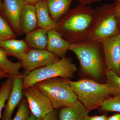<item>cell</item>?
I'll return each mask as SVG.
<instances>
[{
  "label": "cell",
  "instance_id": "obj_1",
  "mask_svg": "<svg viewBox=\"0 0 120 120\" xmlns=\"http://www.w3.org/2000/svg\"><path fill=\"white\" fill-rule=\"evenodd\" d=\"M95 13V9L80 4L63 16L56 23V30L71 44L87 41Z\"/></svg>",
  "mask_w": 120,
  "mask_h": 120
},
{
  "label": "cell",
  "instance_id": "obj_2",
  "mask_svg": "<svg viewBox=\"0 0 120 120\" xmlns=\"http://www.w3.org/2000/svg\"><path fill=\"white\" fill-rule=\"evenodd\" d=\"M69 50L73 52L80 63V72L94 80H100L106 68L101 42L88 40L71 44Z\"/></svg>",
  "mask_w": 120,
  "mask_h": 120
},
{
  "label": "cell",
  "instance_id": "obj_3",
  "mask_svg": "<svg viewBox=\"0 0 120 120\" xmlns=\"http://www.w3.org/2000/svg\"><path fill=\"white\" fill-rule=\"evenodd\" d=\"M77 95L78 100L89 111L101 106L103 102L113 93L106 84H101L94 80L83 78L77 81L67 79Z\"/></svg>",
  "mask_w": 120,
  "mask_h": 120
},
{
  "label": "cell",
  "instance_id": "obj_4",
  "mask_svg": "<svg viewBox=\"0 0 120 120\" xmlns=\"http://www.w3.org/2000/svg\"><path fill=\"white\" fill-rule=\"evenodd\" d=\"M76 66L71 58L64 57L49 65L35 69L24 76L23 79V89L34 86L43 80L54 78L61 77L70 80L77 71Z\"/></svg>",
  "mask_w": 120,
  "mask_h": 120
},
{
  "label": "cell",
  "instance_id": "obj_5",
  "mask_svg": "<svg viewBox=\"0 0 120 120\" xmlns=\"http://www.w3.org/2000/svg\"><path fill=\"white\" fill-rule=\"evenodd\" d=\"M35 86L49 98L54 109L71 106L79 101L67 79L63 78L48 79Z\"/></svg>",
  "mask_w": 120,
  "mask_h": 120
},
{
  "label": "cell",
  "instance_id": "obj_6",
  "mask_svg": "<svg viewBox=\"0 0 120 120\" xmlns=\"http://www.w3.org/2000/svg\"><path fill=\"white\" fill-rule=\"evenodd\" d=\"M115 2L95 9L96 13L88 40L101 42L120 34V25L114 11Z\"/></svg>",
  "mask_w": 120,
  "mask_h": 120
},
{
  "label": "cell",
  "instance_id": "obj_7",
  "mask_svg": "<svg viewBox=\"0 0 120 120\" xmlns=\"http://www.w3.org/2000/svg\"><path fill=\"white\" fill-rule=\"evenodd\" d=\"M26 97L31 113L38 120H42L54 109L49 98L35 86L24 89Z\"/></svg>",
  "mask_w": 120,
  "mask_h": 120
},
{
  "label": "cell",
  "instance_id": "obj_8",
  "mask_svg": "<svg viewBox=\"0 0 120 120\" xmlns=\"http://www.w3.org/2000/svg\"><path fill=\"white\" fill-rule=\"evenodd\" d=\"M60 57L47 50L32 49L28 50L20 62L25 71L24 76L37 69L49 65Z\"/></svg>",
  "mask_w": 120,
  "mask_h": 120
},
{
  "label": "cell",
  "instance_id": "obj_9",
  "mask_svg": "<svg viewBox=\"0 0 120 120\" xmlns=\"http://www.w3.org/2000/svg\"><path fill=\"white\" fill-rule=\"evenodd\" d=\"M106 70L119 75L120 68V34L106 39L101 42Z\"/></svg>",
  "mask_w": 120,
  "mask_h": 120
},
{
  "label": "cell",
  "instance_id": "obj_10",
  "mask_svg": "<svg viewBox=\"0 0 120 120\" xmlns=\"http://www.w3.org/2000/svg\"><path fill=\"white\" fill-rule=\"evenodd\" d=\"M24 75H20L12 77V88L1 120H11L16 107L19 104L23 94V79Z\"/></svg>",
  "mask_w": 120,
  "mask_h": 120
},
{
  "label": "cell",
  "instance_id": "obj_11",
  "mask_svg": "<svg viewBox=\"0 0 120 120\" xmlns=\"http://www.w3.org/2000/svg\"><path fill=\"white\" fill-rule=\"evenodd\" d=\"M3 0V12L15 31L20 34V18L26 3L23 0Z\"/></svg>",
  "mask_w": 120,
  "mask_h": 120
},
{
  "label": "cell",
  "instance_id": "obj_12",
  "mask_svg": "<svg viewBox=\"0 0 120 120\" xmlns=\"http://www.w3.org/2000/svg\"><path fill=\"white\" fill-rule=\"evenodd\" d=\"M48 36L46 50L60 58L65 57L71 45L70 42L56 29L48 31Z\"/></svg>",
  "mask_w": 120,
  "mask_h": 120
},
{
  "label": "cell",
  "instance_id": "obj_13",
  "mask_svg": "<svg viewBox=\"0 0 120 120\" xmlns=\"http://www.w3.org/2000/svg\"><path fill=\"white\" fill-rule=\"evenodd\" d=\"M37 26V13L34 5L26 4L20 18V34H26L32 31Z\"/></svg>",
  "mask_w": 120,
  "mask_h": 120
},
{
  "label": "cell",
  "instance_id": "obj_14",
  "mask_svg": "<svg viewBox=\"0 0 120 120\" xmlns=\"http://www.w3.org/2000/svg\"><path fill=\"white\" fill-rule=\"evenodd\" d=\"M0 47L8 56H12L20 61L29 49L28 44L25 41L15 39L0 41Z\"/></svg>",
  "mask_w": 120,
  "mask_h": 120
},
{
  "label": "cell",
  "instance_id": "obj_15",
  "mask_svg": "<svg viewBox=\"0 0 120 120\" xmlns=\"http://www.w3.org/2000/svg\"><path fill=\"white\" fill-rule=\"evenodd\" d=\"M90 112L78 101L73 105L63 107L58 115L60 120H84Z\"/></svg>",
  "mask_w": 120,
  "mask_h": 120
},
{
  "label": "cell",
  "instance_id": "obj_16",
  "mask_svg": "<svg viewBox=\"0 0 120 120\" xmlns=\"http://www.w3.org/2000/svg\"><path fill=\"white\" fill-rule=\"evenodd\" d=\"M34 6L37 13L38 26L48 31L56 29V22L51 18L45 0L39 2Z\"/></svg>",
  "mask_w": 120,
  "mask_h": 120
},
{
  "label": "cell",
  "instance_id": "obj_17",
  "mask_svg": "<svg viewBox=\"0 0 120 120\" xmlns=\"http://www.w3.org/2000/svg\"><path fill=\"white\" fill-rule=\"evenodd\" d=\"M51 18L57 22L69 10L73 0H45Z\"/></svg>",
  "mask_w": 120,
  "mask_h": 120
},
{
  "label": "cell",
  "instance_id": "obj_18",
  "mask_svg": "<svg viewBox=\"0 0 120 120\" xmlns=\"http://www.w3.org/2000/svg\"><path fill=\"white\" fill-rule=\"evenodd\" d=\"M26 41L30 47L34 49H45L48 42V31L39 28L26 34Z\"/></svg>",
  "mask_w": 120,
  "mask_h": 120
},
{
  "label": "cell",
  "instance_id": "obj_19",
  "mask_svg": "<svg viewBox=\"0 0 120 120\" xmlns=\"http://www.w3.org/2000/svg\"><path fill=\"white\" fill-rule=\"evenodd\" d=\"M22 67L21 62H13L8 58V55L3 49L0 47V71L7 73L11 77L21 75L20 70Z\"/></svg>",
  "mask_w": 120,
  "mask_h": 120
},
{
  "label": "cell",
  "instance_id": "obj_20",
  "mask_svg": "<svg viewBox=\"0 0 120 120\" xmlns=\"http://www.w3.org/2000/svg\"><path fill=\"white\" fill-rule=\"evenodd\" d=\"M106 83L113 95L120 94V76L112 70H106Z\"/></svg>",
  "mask_w": 120,
  "mask_h": 120
},
{
  "label": "cell",
  "instance_id": "obj_21",
  "mask_svg": "<svg viewBox=\"0 0 120 120\" xmlns=\"http://www.w3.org/2000/svg\"><path fill=\"white\" fill-rule=\"evenodd\" d=\"M12 83V79L9 77L2 84L0 87V119L2 117V109L4 108L5 103L11 94Z\"/></svg>",
  "mask_w": 120,
  "mask_h": 120
},
{
  "label": "cell",
  "instance_id": "obj_22",
  "mask_svg": "<svg viewBox=\"0 0 120 120\" xmlns=\"http://www.w3.org/2000/svg\"><path fill=\"white\" fill-rule=\"evenodd\" d=\"M101 107L103 111L120 112V94L113 95L105 100Z\"/></svg>",
  "mask_w": 120,
  "mask_h": 120
},
{
  "label": "cell",
  "instance_id": "obj_23",
  "mask_svg": "<svg viewBox=\"0 0 120 120\" xmlns=\"http://www.w3.org/2000/svg\"><path fill=\"white\" fill-rule=\"evenodd\" d=\"M16 34L6 20L0 15V41L15 39Z\"/></svg>",
  "mask_w": 120,
  "mask_h": 120
},
{
  "label": "cell",
  "instance_id": "obj_24",
  "mask_svg": "<svg viewBox=\"0 0 120 120\" xmlns=\"http://www.w3.org/2000/svg\"><path fill=\"white\" fill-rule=\"evenodd\" d=\"M30 115L27 105L23 100L20 103L17 113L12 120H26Z\"/></svg>",
  "mask_w": 120,
  "mask_h": 120
},
{
  "label": "cell",
  "instance_id": "obj_25",
  "mask_svg": "<svg viewBox=\"0 0 120 120\" xmlns=\"http://www.w3.org/2000/svg\"><path fill=\"white\" fill-rule=\"evenodd\" d=\"M42 120H60L56 109H54L52 112L47 114Z\"/></svg>",
  "mask_w": 120,
  "mask_h": 120
},
{
  "label": "cell",
  "instance_id": "obj_26",
  "mask_svg": "<svg viewBox=\"0 0 120 120\" xmlns=\"http://www.w3.org/2000/svg\"><path fill=\"white\" fill-rule=\"evenodd\" d=\"M114 11L118 18L120 25V1H117L115 2Z\"/></svg>",
  "mask_w": 120,
  "mask_h": 120
},
{
  "label": "cell",
  "instance_id": "obj_27",
  "mask_svg": "<svg viewBox=\"0 0 120 120\" xmlns=\"http://www.w3.org/2000/svg\"><path fill=\"white\" fill-rule=\"evenodd\" d=\"M107 117L105 115L100 116H87L84 120H106Z\"/></svg>",
  "mask_w": 120,
  "mask_h": 120
},
{
  "label": "cell",
  "instance_id": "obj_28",
  "mask_svg": "<svg viewBox=\"0 0 120 120\" xmlns=\"http://www.w3.org/2000/svg\"><path fill=\"white\" fill-rule=\"evenodd\" d=\"M80 3V4L87 5L91 4L92 2L99 1L101 0H77Z\"/></svg>",
  "mask_w": 120,
  "mask_h": 120
},
{
  "label": "cell",
  "instance_id": "obj_29",
  "mask_svg": "<svg viewBox=\"0 0 120 120\" xmlns=\"http://www.w3.org/2000/svg\"><path fill=\"white\" fill-rule=\"evenodd\" d=\"M26 4L34 5L39 2L43 1L45 0H23Z\"/></svg>",
  "mask_w": 120,
  "mask_h": 120
},
{
  "label": "cell",
  "instance_id": "obj_30",
  "mask_svg": "<svg viewBox=\"0 0 120 120\" xmlns=\"http://www.w3.org/2000/svg\"><path fill=\"white\" fill-rule=\"evenodd\" d=\"M106 120H120V113L117 114L107 118Z\"/></svg>",
  "mask_w": 120,
  "mask_h": 120
},
{
  "label": "cell",
  "instance_id": "obj_31",
  "mask_svg": "<svg viewBox=\"0 0 120 120\" xmlns=\"http://www.w3.org/2000/svg\"><path fill=\"white\" fill-rule=\"evenodd\" d=\"M10 77L8 75H7L5 72L0 71V80L4 78H9Z\"/></svg>",
  "mask_w": 120,
  "mask_h": 120
},
{
  "label": "cell",
  "instance_id": "obj_32",
  "mask_svg": "<svg viewBox=\"0 0 120 120\" xmlns=\"http://www.w3.org/2000/svg\"><path fill=\"white\" fill-rule=\"evenodd\" d=\"M26 120H38L37 118L31 113Z\"/></svg>",
  "mask_w": 120,
  "mask_h": 120
},
{
  "label": "cell",
  "instance_id": "obj_33",
  "mask_svg": "<svg viewBox=\"0 0 120 120\" xmlns=\"http://www.w3.org/2000/svg\"><path fill=\"white\" fill-rule=\"evenodd\" d=\"M0 11L3 12V3L1 2V0H0Z\"/></svg>",
  "mask_w": 120,
  "mask_h": 120
},
{
  "label": "cell",
  "instance_id": "obj_34",
  "mask_svg": "<svg viewBox=\"0 0 120 120\" xmlns=\"http://www.w3.org/2000/svg\"><path fill=\"white\" fill-rule=\"evenodd\" d=\"M119 75L120 76V71H119V75Z\"/></svg>",
  "mask_w": 120,
  "mask_h": 120
},
{
  "label": "cell",
  "instance_id": "obj_35",
  "mask_svg": "<svg viewBox=\"0 0 120 120\" xmlns=\"http://www.w3.org/2000/svg\"><path fill=\"white\" fill-rule=\"evenodd\" d=\"M117 1H120V0H117Z\"/></svg>",
  "mask_w": 120,
  "mask_h": 120
},
{
  "label": "cell",
  "instance_id": "obj_36",
  "mask_svg": "<svg viewBox=\"0 0 120 120\" xmlns=\"http://www.w3.org/2000/svg\"></svg>",
  "mask_w": 120,
  "mask_h": 120
}]
</instances>
